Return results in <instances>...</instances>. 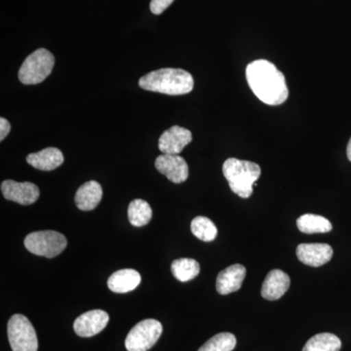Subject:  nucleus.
<instances>
[{"label":"nucleus","instance_id":"393cba45","mask_svg":"<svg viewBox=\"0 0 351 351\" xmlns=\"http://www.w3.org/2000/svg\"><path fill=\"white\" fill-rule=\"evenodd\" d=\"M11 130V125L8 120L1 117L0 119V141H3Z\"/></svg>","mask_w":351,"mask_h":351},{"label":"nucleus","instance_id":"39448f33","mask_svg":"<svg viewBox=\"0 0 351 351\" xmlns=\"http://www.w3.org/2000/svg\"><path fill=\"white\" fill-rule=\"evenodd\" d=\"M68 241L62 233L54 230H41L29 233L25 239V247L34 255L55 258L66 249Z\"/></svg>","mask_w":351,"mask_h":351},{"label":"nucleus","instance_id":"5701e85b","mask_svg":"<svg viewBox=\"0 0 351 351\" xmlns=\"http://www.w3.org/2000/svg\"><path fill=\"white\" fill-rule=\"evenodd\" d=\"M237 346V338L232 332H219L207 341L198 351H232Z\"/></svg>","mask_w":351,"mask_h":351},{"label":"nucleus","instance_id":"a878e982","mask_svg":"<svg viewBox=\"0 0 351 351\" xmlns=\"http://www.w3.org/2000/svg\"><path fill=\"white\" fill-rule=\"evenodd\" d=\"M346 154H348V160L351 162V138L348 144V149H346Z\"/></svg>","mask_w":351,"mask_h":351},{"label":"nucleus","instance_id":"9d476101","mask_svg":"<svg viewBox=\"0 0 351 351\" xmlns=\"http://www.w3.org/2000/svg\"><path fill=\"white\" fill-rule=\"evenodd\" d=\"M193 141V134L188 129L178 125L164 132L159 138L158 147L163 154H181L182 149Z\"/></svg>","mask_w":351,"mask_h":351},{"label":"nucleus","instance_id":"0eeeda50","mask_svg":"<svg viewBox=\"0 0 351 351\" xmlns=\"http://www.w3.org/2000/svg\"><path fill=\"white\" fill-rule=\"evenodd\" d=\"M163 328L159 321L145 319L132 328L125 339L128 351H147L156 345L162 334Z\"/></svg>","mask_w":351,"mask_h":351},{"label":"nucleus","instance_id":"4be33fe9","mask_svg":"<svg viewBox=\"0 0 351 351\" xmlns=\"http://www.w3.org/2000/svg\"><path fill=\"white\" fill-rule=\"evenodd\" d=\"M191 230L195 237L204 242L213 241L218 234L216 225L206 217L199 216L193 219L191 223Z\"/></svg>","mask_w":351,"mask_h":351},{"label":"nucleus","instance_id":"6ab92c4d","mask_svg":"<svg viewBox=\"0 0 351 351\" xmlns=\"http://www.w3.org/2000/svg\"><path fill=\"white\" fill-rule=\"evenodd\" d=\"M171 271L178 280L188 282L199 274L200 265L197 261L193 258H178L171 265Z\"/></svg>","mask_w":351,"mask_h":351},{"label":"nucleus","instance_id":"7ed1b4c3","mask_svg":"<svg viewBox=\"0 0 351 351\" xmlns=\"http://www.w3.org/2000/svg\"><path fill=\"white\" fill-rule=\"evenodd\" d=\"M223 176L235 195L249 198L253 193V186L260 178V166L251 161L237 158L226 159L223 165Z\"/></svg>","mask_w":351,"mask_h":351},{"label":"nucleus","instance_id":"1a4fd4ad","mask_svg":"<svg viewBox=\"0 0 351 351\" xmlns=\"http://www.w3.org/2000/svg\"><path fill=\"white\" fill-rule=\"evenodd\" d=\"M110 316L101 309L87 311L76 318L73 329L76 335L82 338H90L103 331L107 326Z\"/></svg>","mask_w":351,"mask_h":351},{"label":"nucleus","instance_id":"aec40b11","mask_svg":"<svg viewBox=\"0 0 351 351\" xmlns=\"http://www.w3.org/2000/svg\"><path fill=\"white\" fill-rule=\"evenodd\" d=\"M341 339L331 332H321L309 339L302 351H339Z\"/></svg>","mask_w":351,"mask_h":351},{"label":"nucleus","instance_id":"412c9836","mask_svg":"<svg viewBox=\"0 0 351 351\" xmlns=\"http://www.w3.org/2000/svg\"><path fill=\"white\" fill-rule=\"evenodd\" d=\"M152 209L147 201L135 199L132 201L128 207V219L132 226H144L151 221Z\"/></svg>","mask_w":351,"mask_h":351},{"label":"nucleus","instance_id":"f8f14e48","mask_svg":"<svg viewBox=\"0 0 351 351\" xmlns=\"http://www.w3.org/2000/svg\"><path fill=\"white\" fill-rule=\"evenodd\" d=\"M297 257L304 265L319 267L332 260L334 251L329 244L302 243L297 247Z\"/></svg>","mask_w":351,"mask_h":351},{"label":"nucleus","instance_id":"dca6fc26","mask_svg":"<svg viewBox=\"0 0 351 351\" xmlns=\"http://www.w3.org/2000/svg\"><path fill=\"white\" fill-rule=\"evenodd\" d=\"M142 277L135 269H125L115 271L110 276L108 286L110 291L119 294L131 292L138 287Z\"/></svg>","mask_w":351,"mask_h":351},{"label":"nucleus","instance_id":"423d86ee","mask_svg":"<svg viewBox=\"0 0 351 351\" xmlns=\"http://www.w3.org/2000/svg\"><path fill=\"white\" fill-rule=\"evenodd\" d=\"M9 343L13 351H38V341L36 330L23 314H15L7 325Z\"/></svg>","mask_w":351,"mask_h":351},{"label":"nucleus","instance_id":"2eb2a0df","mask_svg":"<svg viewBox=\"0 0 351 351\" xmlns=\"http://www.w3.org/2000/svg\"><path fill=\"white\" fill-rule=\"evenodd\" d=\"M103 197V189L96 181L85 182L76 191L75 204L82 211H92L98 206Z\"/></svg>","mask_w":351,"mask_h":351},{"label":"nucleus","instance_id":"6e6552de","mask_svg":"<svg viewBox=\"0 0 351 351\" xmlns=\"http://www.w3.org/2000/svg\"><path fill=\"white\" fill-rule=\"evenodd\" d=\"M1 191L5 199L19 203L21 205H31L40 195L38 186L32 182H19L12 180L2 182Z\"/></svg>","mask_w":351,"mask_h":351},{"label":"nucleus","instance_id":"4468645a","mask_svg":"<svg viewBox=\"0 0 351 351\" xmlns=\"http://www.w3.org/2000/svg\"><path fill=\"white\" fill-rule=\"evenodd\" d=\"M290 284V277L287 274L280 269H274L265 277L261 293L263 299L276 301L287 292Z\"/></svg>","mask_w":351,"mask_h":351},{"label":"nucleus","instance_id":"ddd939ff","mask_svg":"<svg viewBox=\"0 0 351 351\" xmlns=\"http://www.w3.org/2000/svg\"><path fill=\"white\" fill-rule=\"evenodd\" d=\"M245 276H246V269L244 265L235 263L221 270L217 277L216 288L219 294L228 295L230 293L237 292L241 288Z\"/></svg>","mask_w":351,"mask_h":351},{"label":"nucleus","instance_id":"b1692460","mask_svg":"<svg viewBox=\"0 0 351 351\" xmlns=\"http://www.w3.org/2000/svg\"><path fill=\"white\" fill-rule=\"evenodd\" d=\"M174 2V0H152L151 11L154 15H160Z\"/></svg>","mask_w":351,"mask_h":351},{"label":"nucleus","instance_id":"20e7f679","mask_svg":"<svg viewBox=\"0 0 351 351\" xmlns=\"http://www.w3.org/2000/svg\"><path fill=\"white\" fill-rule=\"evenodd\" d=\"M55 58L49 51L40 48L25 60L19 69V80L25 85H34L45 80L54 68Z\"/></svg>","mask_w":351,"mask_h":351},{"label":"nucleus","instance_id":"f257e3e1","mask_svg":"<svg viewBox=\"0 0 351 351\" xmlns=\"http://www.w3.org/2000/svg\"><path fill=\"white\" fill-rule=\"evenodd\" d=\"M246 78L252 91L263 103L279 106L287 100L289 90L285 76L276 64L267 60H257L249 64Z\"/></svg>","mask_w":351,"mask_h":351},{"label":"nucleus","instance_id":"f3484780","mask_svg":"<svg viewBox=\"0 0 351 351\" xmlns=\"http://www.w3.org/2000/svg\"><path fill=\"white\" fill-rule=\"evenodd\" d=\"M29 165L41 171H52L60 167L64 162L62 152L56 147H47L43 151L31 154L27 156Z\"/></svg>","mask_w":351,"mask_h":351},{"label":"nucleus","instance_id":"f03ea898","mask_svg":"<svg viewBox=\"0 0 351 351\" xmlns=\"http://www.w3.org/2000/svg\"><path fill=\"white\" fill-rule=\"evenodd\" d=\"M138 85L147 91L179 96L191 93L195 86L193 75L181 69H160L140 78Z\"/></svg>","mask_w":351,"mask_h":351},{"label":"nucleus","instance_id":"9b49d317","mask_svg":"<svg viewBox=\"0 0 351 351\" xmlns=\"http://www.w3.org/2000/svg\"><path fill=\"white\" fill-rule=\"evenodd\" d=\"M156 168L175 184H181L189 178V166L182 157L173 154H162L156 160Z\"/></svg>","mask_w":351,"mask_h":351},{"label":"nucleus","instance_id":"a211bd4d","mask_svg":"<svg viewBox=\"0 0 351 351\" xmlns=\"http://www.w3.org/2000/svg\"><path fill=\"white\" fill-rule=\"evenodd\" d=\"M297 226L300 232L306 234L327 233L331 232V221L319 215L304 214L297 219Z\"/></svg>","mask_w":351,"mask_h":351}]
</instances>
